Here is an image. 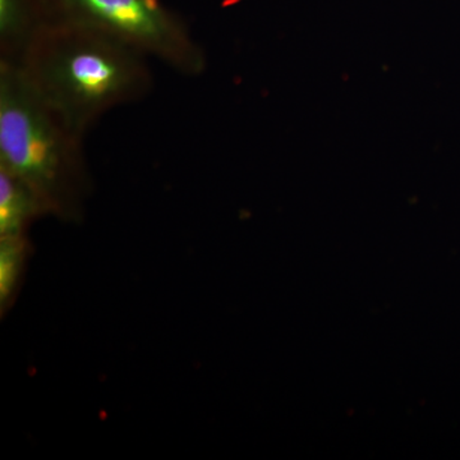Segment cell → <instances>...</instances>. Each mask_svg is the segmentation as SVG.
I'll return each mask as SVG.
<instances>
[{
	"label": "cell",
	"instance_id": "6da1fadb",
	"mask_svg": "<svg viewBox=\"0 0 460 460\" xmlns=\"http://www.w3.org/2000/svg\"><path fill=\"white\" fill-rule=\"evenodd\" d=\"M147 60L107 33L53 18L13 63L60 122L84 140L109 111L148 95L154 77Z\"/></svg>",
	"mask_w": 460,
	"mask_h": 460
},
{
	"label": "cell",
	"instance_id": "7a4b0ae2",
	"mask_svg": "<svg viewBox=\"0 0 460 460\" xmlns=\"http://www.w3.org/2000/svg\"><path fill=\"white\" fill-rule=\"evenodd\" d=\"M81 138L27 84L16 63L0 60V168L40 199L48 215L83 219L91 178Z\"/></svg>",
	"mask_w": 460,
	"mask_h": 460
},
{
	"label": "cell",
	"instance_id": "3957f363",
	"mask_svg": "<svg viewBox=\"0 0 460 460\" xmlns=\"http://www.w3.org/2000/svg\"><path fill=\"white\" fill-rule=\"evenodd\" d=\"M51 20L93 27L187 77L205 72L206 56L180 17L160 0H47Z\"/></svg>",
	"mask_w": 460,
	"mask_h": 460
},
{
	"label": "cell",
	"instance_id": "277c9868",
	"mask_svg": "<svg viewBox=\"0 0 460 460\" xmlns=\"http://www.w3.org/2000/svg\"><path fill=\"white\" fill-rule=\"evenodd\" d=\"M50 20L47 0H0V60L16 62L30 39Z\"/></svg>",
	"mask_w": 460,
	"mask_h": 460
},
{
	"label": "cell",
	"instance_id": "5b68a950",
	"mask_svg": "<svg viewBox=\"0 0 460 460\" xmlns=\"http://www.w3.org/2000/svg\"><path fill=\"white\" fill-rule=\"evenodd\" d=\"M44 215V205L25 181L0 168V238L27 237L29 226Z\"/></svg>",
	"mask_w": 460,
	"mask_h": 460
},
{
	"label": "cell",
	"instance_id": "8992f818",
	"mask_svg": "<svg viewBox=\"0 0 460 460\" xmlns=\"http://www.w3.org/2000/svg\"><path fill=\"white\" fill-rule=\"evenodd\" d=\"M30 247L27 237L0 238V305L8 310L22 281Z\"/></svg>",
	"mask_w": 460,
	"mask_h": 460
}]
</instances>
